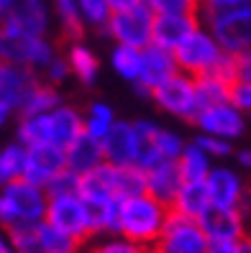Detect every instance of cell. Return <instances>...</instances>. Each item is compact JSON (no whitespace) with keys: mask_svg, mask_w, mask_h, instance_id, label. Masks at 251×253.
<instances>
[{"mask_svg":"<svg viewBox=\"0 0 251 253\" xmlns=\"http://www.w3.org/2000/svg\"><path fill=\"white\" fill-rule=\"evenodd\" d=\"M167 215H169V207L154 200L151 195H146V192L123 197V200H118L115 235L141 246L144 251H149L159 238L161 228H164Z\"/></svg>","mask_w":251,"mask_h":253,"instance_id":"1","label":"cell"},{"mask_svg":"<svg viewBox=\"0 0 251 253\" xmlns=\"http://www.w3.org/2000/svg\"><path fill=\"white\" fill-rule=\"evenodd\" d=\"M47 192L26 179L0 187V228L8 233L13 228L39 225L47 215Z\"/></svg>","mask_w":251,"mask_h":253,"instance_id":"2","label":"cell"},{"mask_svg":"<svg viewBox=\"0 0 251 253\" xmlns=\"http://www.w3.org/2000/svg\"><path fill=\"white\" fill-rule=\"evenodd\" d=\"M205 248H208V235L202 233L200 222L169 210L164 228L149 253H205Z\"/></svg>","mask_w":251,"mask_h":253,"instance_id":"3","label":"cell"},{"mask_svg":"<svg viewBox=\"0 0 251 253\" xmlns=\"http://www.w3.org/2000/svg\"><path fill=\"white\" fill-rule=\"evenodd\" d=\"M54 59L51 43L44 41V36H23L18 31H10L0 23V62L26 69L49 67Z\"/></svg>","mask_w":251,"mask_h":253,"instance_id":"4","label":"cell"},{"mask_svg":"<svg viewBox=\"0 0 251 253\" xmlns=\"http://www.w3.org/2000/svg\"><path fill=\"white\" fill-rule=\"evenodd\" d=\"M44 220L54 225L56 230H62L67 235H72L75 241L85 243L87 238H93V228L87 220V210L85 202L80 200V195H54L47 200V215Z\"/></svg>","mask_w":251,"mask_h":253,"instance_id":"5","label":"cell"},{"mask_svg":"<svg viewBox=\"0 0 251 253\" xmlns=\"http://www.w3.org/2000/svg\"><path fill=\"white\" fill-rule=\"evenodd\" d=\"M151 23H154V13L146 3H141L126 10H113L108 18V31L121 46L144 49L151 43Z\"/></svg>","mask_w":251,"mask_h":253,"instance_id":"6","label":"cell"},{"mask_svg":"<svg viewBox=\"0 0 251 253\" xmlns=\"http://www.w3.org/2000/svg\"><path fill=\"white\" fill-rule=\"evenodd\" d=\"M213 39L228 54H244L251 49V5H239L210 18Z\"/></svg>","mask_w":251,"mask_h":253,"instance_id":"7","label":"cell"},{"mask_svg":"<svg viewBox=\"0 0 251 253\" xmlns=\"http://www.w3.org/2000/svg\"><path fill=\"white\" fill-rule=\"evenodd\" d=\"M220 51L223 49L218 46V41L213 36H208V34H202L198 28V31H193L180 43V46L172 49V56L177 62V69L187 72L190 77H200V74H205L215 64V59L220 56Z\"/></svg>","mask_w":251,"mask_h":253,"instance_id":"8","label":"cell"},{"mask_svg":"<svg viewBox=\"0 0 251 253\" xmlns=\"http://www.w3.org/2000/svg\"><path fill=\"white\" fill-rule=\"evenodd\" d=\"M151 95L156 100V105L161 110H167L177 118H187L193 121L198 113V102H195V82L187 74H172L169 80H164L161 84L151 87Z\"/></svg>","mask_w":251,"mask_h":253,"instance_id":"9","label":"cell"},{"mask_svg":"<svg viewBox=\"0 0 251 253\" xmlns=\"http://www.w3.org/2000/svg\"><path fill=\"white\" fill-rule=\"evenodd\" d=\"M67 169V159L64 151L51 143H39V146H28L26 148V161H23V176L28 184L34 187H47L54 176Z\"/></svg>","mask_w":251,"mask_h":253,"instance_id":"10","label":"cell"},{"mask_svg":"<svg viewBox=\"0 0 251 253\" xmlns=\"http://www.w3.org/2000/svg\"><path fill=\"white\" fill-rule=\"evenodd\" d=\"M198 222L202 233L208 235V241H239L246 235V215L233 207L208 205Z\"/></svg>","mask_w":251,"mask_h":253,"instance_id":"11","label":"cell"},{"mask_svg":"<svg viewBox=\"0 0 251 253\" xmlns=\"http://www.w3.org/2000/svg\"><path fill=\"white\" fill-rule=\"evenodd\" d=\"M205 187H208V197L210 205L218 207H233L246 215V205H249V192L244 182L228 169H210L205 176Z\"/></svg>","mask_w":251,"mask_h":253,"instance_id":"12","label":"cell"},{"mask_svg":"<svg viewBox=\"0 0 251 253\" xmlns=\"http://www.w3.org/2000/svg\"><path fill=\"white\" fill-rule=\"evenodd\" d=\"M144 182H146V195H151L161 205L172 207L177 192L182 187V176L177 169V159H159L149 169H144Z\"/></svg>","mask_w":251,"mask_h":253,"instance_id":"13","label":"cell"},{"mask_svg":"<svg viewBox=\"0 0 251 253\" xmlns=\"http://www.w3.org/2000/svg\"><path fill=\"white\" fill-rule=\"evenodd\" d=\"M5 28L10 31H18L23 36H44L49 26V13H47V5L44 0H18L3 18H0Z\"/></svg>","mask_w":251,"mask_h":253,"instance_id":"14","label":"cell"},{"mask_svg":"<svg viewBox=\"0 0 251 253\" xmlns=\"http://www.w3.org/2000/svg\"><path fill=\"white\" fill-rule=\"evenodd\" d=\"M193 121L215 138H236L244 133V118L233 105H213V108H202L195 113Z\"/></svg>","mask_w":251,"mask_h":253,"instance_id":"15","label":"cell"},{"mask_svg":"<svg viewBox=\"0 0 251 253\" xmlns=\"http://www.w3.org/2000/svg\"><path fill=\"white\" fill-rule=\"evenodd\" d=\"M198 26H200V21L195 16H154L151 43L172 51L174 46H180L193 31H198Z\"/></svg>","mask_w":251,"mask_h":253,"instance_id":"16","label":"cell"},{"mask_svg":"<svg viewBox=\"0 0 251 253\" xmlns=\"http://www.w3.org/2000/svg\"><path fill=\"white\" fill-rule=\"evenodd\" d=\"M34 84H39L34 69L0 62V102H5L10 110H18L23 97L34 90Z\"/></svg>","mask_w":251,"mask_h":253,"instance_id":"17","label":"cell"},{"mask_svg":"<svg viewBox=\"0 0 251 253\" xmlns=\"http://www.w3.org/2000/svg\"><path fill=\"white\" fill-rule=\"evenodd\" d=\"M172 74H177V62L172 51L149 43V46L141 49V74H139V84L144 87H156L164 80H169Z\"/></svg>","mask_w":251,"mask_h":253,"instance_id":"18","label":"cell"},{"mask_svg":"<svg viewBox=\"0 0 251 253\" xmlns=\"http://www.w3.org/2000/svg\"><path fill=\"white\" fill-rule=\"evenodd\" d=\"M102 146V159L115 167L134 164V128L126 123H113L108 133L100 141Z\"/></svg>","mask_w":251,"mask_h":253,"instance_id":"19","label":"cell"},{"mask_svg":"<svg viewBox=\"0 0 251 253\" xmlns=\"http://www.w3.org/2000/svg\"><path fill=\"white\" fill-rule=\"evenodd\" d=\"M49 126H51V136H49V143L56 146V148H64L75 141L77 136L85 133V121L82 115L75 110V108H67V105H59L49 113Z\"/></svg>","mask_w":251,"mask_h":253,"instance_id":"20","label":"cell"},{"mask_svg":"<svg viewBox=\"0 0 251 253\" xmlns=\"http://www.w3.org/2000/svg\"><path fill=\"white\" fill-rule=\"evenodd\" d=\"M64 159H67V169L75 171V174H85V171H90V169L98 167V164L105 161V159H102L100 141L90 138L87 133L77 136L75 141L64 148Z\"/></svg>","mask_w":251,"mask_h":253,"instance_id":"21","label":"cell"},{"mask_svg":"<svg viewBox=\"0 0 251 253\" xmlns=\"http://www.w3.org/2000/svg\"><path fill=\"white\" fill-rule=\"evenodd\" d=\"M210 205V197H208V187H205V179L202 182H182L180 192L172 202L169 210L177 212V215H185V217H193L198 220L205 207Z\"/></svg>","mask_w":251,"mask_h":253,"instance_id":"22","label":"cell"},{"mask_svg":"<svg viewBox=\"0 0 251 253\" xmlns=\"http://www.w3.org/2000/svg\"><path fill=\"white\" fill-rule=\"evenodd\" d=\"M134 128V167L149 169L161 159L159 154V128L151 123H136Z\"/></svg>","mask_w":251,"mask_h":253,"instance_id":"23","label":"cell"},{"mask_svg":"<svg viewBox=\"0 0 251 253\" xmlns=\"http://www.w3.org/2000/svg\"><path fill=\"white\" fill-rule=\"evenodd\" d=\"M193 82H195L198 110L213 108V105H231V84L233 82L213 77V74H200V77H193Z\"/></svg>","mask_w":251,"mask_h":253,"instance_id":"24","label":"cell"},{"mask_svg":"<svg viewBox=\"0 0 251 253\" xmlns=\"http://www.w3.org/2000/svg\"><path fill=\"white\" fill-rule=\"evenodd\" d=\"M36 253H82V243L41 220L36 225Z\"/></svg>","mask_w":251,"mask_h":253,"instance_id":"25","label":"cell"},{"mask_svg":"<svg viewBox=\"0 0 251 253\" xmlns=\"http://www.w3.org/2000/svg\"><path fill=\"white\" fill-rule=\"evenodd\" d=\"M177 169H180L182 182H202L210 171L208 154H202L198 146L182 148V154L177 156Z\"/></svg>","mask_w":251,"mask_h":253,"instance_id":"26","label":"cell"},{"mask_svg":"<svg viewBox=\"0 0 251 253\" xmlns=\"http://www.w3.org/2000/svg\"><path fill=\"white\" fill-rule=\"evenodd\" d=\"M54 108H59V95L54 87L49 84H34V90L23 97V102L18 105L21 118L28 115H41V113H51Z\"/></svg>","mask_w":251,"mask_h":253,"instance_id":"27","label":"cell"},{"mask_svg":"<svg viewBox=\"0 0 251 253\" xmlns=\"http://www.w3.org/2000/svg\"><path fill=\"white\" fill-rule=\"evenodd\" d=\"M113 189H115L118 200L131 197V195H141L146 189L144 169L134 167V164H126V167H115L113 164Z\"/></svg>","mask_w":251,"mask_h":253,"instance_id":"28","label":"cell"},{"mask_svg":"<svg viewBox=\"0 0 251 253\" xmlns=\"http://www.w3.org/2000/svg\"><path fill=\"white\" fill-rule=\"evenodd\" d=\"M23 161H26V148L21 143H8L0 148V187L21 179Z\"/></svg>","mask_w":251,"mask_h":253,"instance_id":"29","label":"cell"},{"mask_svg":"<svg viewBox=\"0 0 251 253\" xmlns=\"http://www.w3.org/2000/svg\"><path fill=\"white\" fill-rule=\"evenodd\" d=\"M56 10H59V18H62V36L72 43H77L85 36V23L77 3L75 0H56Z\"/></svg>","mask_w":251,"mask_h":253,"instance_id":"30","label":"cell"},{"mask_svg":"<svg viewBox=\"0 0 251 253\" xmlns=\"http://www.w3.org/2000/svg\"><path fill=\"white\" fill-rule=\"evenodd\" d=\"M67 64H69V69H75V74L85 84H93L95 77H98V69H100L95 54L90 49L80 46V43H75V46L69 49V62Z\"/></svg>","mask_w":251,"mask_h":253,"instance_id":"31","label":"cell"},{"mask_svg":"<svg viewBox=\"0 0 251 253\" xmlns=\"http://www.w3.org/2000/svg\"><path fill=\"white\" fill-rule=\"evenodd\" d=\"M154 16H195L200 21V0H146Z\"/></svg>","mask_w":251,"mask_h":253,"instance_id":"32","label":"cell"},{"mask_svg":"<svg viewBox=\"0 0 251 253\" xmlns=\"http://www.w3.org/2000/svg\"><path fill=\"white\" fill-rule=\"evenodd\" d=\"M113 67L115 72L126 80H139L141 74V49H131V46H118L113 51Z\"/></svg>","mask_w":251,"mask_h":253,"instance_id":"33","label":"cell"},{"mask_svg":"<svg viewBox=\"0 0 251 253\" xmlns=\"http://www.w3.org/2000/svg\"><path fill=\"white\" fill-rule=\"evenodd\" d=\"M113 126V113L110 108H105L102 102H95L93 113H90V121L85 123V133L95 141H102V136L108 133V128Z\"/></svg>","mask_w":251,"mask_h":253,"instance_id":"34","label":"cell"},{"mask_svg":"<svg viewBox=\"0 0 251 253\" xmlns=\"http://www.w3.org/2000/svg\"><path fill=\"white\" fill-rule=\"evenodd\" d=\"M75 3L80 8V16H85V21L93 26H105L113 13L108 0H75Z\"/></svg>","mask_w":251,"mask_h":253,"instance_id":"35","label":"cell"},{"mask_svg":"<svg viewBox=\"0 0 251 253\" xmlns=\"http://www.w3.org/2000/svg\"><path fill=\"white\" fill-rule=\"evenodd\" d=\"M77 184H80V174L69 171V169H62L47 187H44V192H47V197H54V195H75Z\"/></svg>","mask_w":251,"mask_h":253,"instance_id":"36","label":"cell"},{"mask_svg":"<svg viewBox=\"0 0 251 253\" xmlns=\"http://www.w3.org/2000/svg\"><path fill=\"white\" fill-rule=\"evenodd\" d=\"M90 253H149V251H144L141 246L126 241V238H108V241L98 243Z\"/></svg>","mask_w":251,"mask_h":253,"instance_id":"37","label":"cell"},{"mask_svg":"<svg viewBox=\"0 0 251 253\" xmlns=\"http://www.w3.org/2000/svg\"><path fill=\"white\" fill-rule=\"evenodd\" d=\"M231 105L251 113V80H236L231 84Z\"/></svg>","mask_w":251,"mask_h":253,"instance_id":"38","label":"cell"},{"mask_svg":"<svg viewBox=\"0 0 251 253\" xmlns=\"http://www.w3.org/2000/svg\"><path fill=\"white\" fill-rule=\"evenodd\" d=\"M159 154H161V159H177L182 154V141L174 136V133H167V130H159Z\"/></svg>","mask_w":251,"mask_h":253,"instance_id":"39","label":"cell"},{"mask_svg":"<svg viewBox=\"0 0 251 253\" xmlns=\"http://www.w3.org/2000/svg\"><path fill=\"white\" fill-rule=\"evenodd\" d=\"M202 154H213V156H228L231 154V146H228V141L226 138H215V136H202V138H198V143H195Z\"/></svg>","mask_w":251,"mask_h":253,"instance_id":"40","label":"cell"},{"mask_svg":"<svg viewBox=\"0 0 251 253\" xmlns=\"http://www.w3.org/2000/svg\"><path fill=\"white\" fill-rule=\"evenodd\" d=\"M239 241H208L205 253H239Z\"/></svg>","mask_w":251,"mask_h":253,"instance_id":"41","label":"cell"},{"mask_svg":"<svg viewBox=\"0 0 251 253\" xmlns=\"http://www.w3.org/2000/svg\"><path fill=\"white\" fill-rule=\"evenodd\" d=\"M47 69H49V80H51V82H59V80H64V77H67V72H69V64H64L62 59H56V62L51 59Z\"/></svg>","mask_w":251,"mask_h":253,"instance_id":"42","label":"cell"},{"mask_svg":"<svg viewBox=\"0 0 251 253\" xmlns=\"http://www.w3.org/2000/svg\"><path fill=\"white\" fill-rule=\"evenodd\" d=\"M239 80H251V49L239 54Z\"/></svg>","mask_w":251,"mask_h":253,"instance_id":"43","label":"cell"},{"mask_svg":"<svg viewBox=\"0 0 251 253\" xmlns=\"http://www.w3.org/2000/svg\"><path fill=\"white\" fill-rule=\"evenodd\" d=\"M144 0H108L110 10H126V8H134V5H141Z\"/></svg>","mask_w":251,"mask_h":253,"instance_id":"44","label":"cell"},{"mask_svg":"<svg viewBox=\"0 0 251 253\" xmlns=\"http://www.w3.org/2000/svg\"><path fill=\"white\" fill-rule=\"evenodd\" d=\"M10 113H13V110H10V108L5 105V102H0V128H3V126L8 123V118H10Z\"/></svg>","mask_w":251,"mask_h":253,"instance_id":"45","label":"cell"},{"mask_svg":"<svg viewBox=\"0 0 251 253\" xmlns=\"http://www.w3.org/2000/svg\"><path fill=\"white\" fill-rule=\"evenodd\" d=\"M239 253H251V235L249 233L239 241Z\"/></svg>","mask_w":251,"mask_h":253,"instance_id":"46","label":"cell"},{"mask_svg":"<svg viewBox=\"0 0 251 253\" xmlns=\"http://www.w3.org/2000/svg\"><path fill=\"white\" fill-rule=\"evenodd\" d=\"M16 3H18V0H0V18H3L5 13H8L13 5H16Z\"/></svg>","mask_w":251,"mask_h":253,"instance_id":"47","label":"cell"},{"mask_svg":"<svg viewBox=\"0 0 251 253\" xmlns=\"http://www.w3.org/2000/svg\"><path fill=\"white\" fill-rule=\"evenodd\" d=\"M0 253H10V243L5 233H0Z\"/></svg>","mask_w":251,"mask_h":253,"instance_id":"48","label":"cell"},{"mask_svg":"<svg viewBox=\"0 0 251 253\" xmlns=\"http://www.w3.org/2000/svg\"><path fill=\"white\" fill-rule=\"evenodd\" d=\"M239 159H241V164H244V167H249V169H251V151H244Z\"/></svg>","mask_w":251,"mask_h":253,"instance_id":"49","label":"cell"},{"mask_svg":"<svg viewBox=\"0 0 251 253\" xmlns=\"http://www.w3.org/2000/svg\"><path fill=\"white\" fill-rule=\"evenodd\" d=\"M10 253H23V251H10Z\"/></svg>","mask_w":251,"mask_h":253,"instance_id":"50","label":"cell"}]
</instances>
